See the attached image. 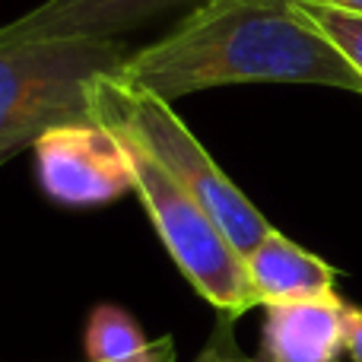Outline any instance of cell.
<instances>
[{
	"instance_id": "6da1fadb",
	"label": "cell",
	"mask_w": 362,
	"mask_h": 362,
	"mask_svg": "<svg viewBox=\"0 0 362 362\" xmlns=\"http://www.w3.org/2000/svg\"><path fill=\"white\" fill-rule=\"evenodd\" d=\"M165 102L242 83H302L362 95V76L296 0H204L115 70Z\"/></svg>"
},
{
	"instance_id": "7a4b0ae2",
	"label": "cell",
	"mask_w": 362,
	"mask_h": 362,
	"mask_svg": "<svg viewBox=\"0 0 362 362\" xmlns=\"http://www.w3.org/2000/svg\"><path fill=\"white\" fill-rule=\"evenodd\" d=\"M93 115L115 134L144 146L210 213L242 257L274 229L264 213L238 191L235 181L213 163V156L175 115L172 102L127 86L112 70L93 83Z\"/></svg>"
},
{
	"instance_id": "3957f363",
	"label": "cell",
	"mask_w": 362,
	"mask_h": 362,
	"mask_svg": "<svg viewBox=\"0 0 362 362\" xmlns=\"http://www.w3.org/2000/svg\"><path fill=\"white\" fill-rule=\"evenodd\" d=\"M131 54L124 38L0 45V165L48 127L93 115V83Z\"/></svg>"
},
{
	"instance_id": "277c9868",
	"label": "cell",
	"mask_w": 362,
	"mask_h": 362,
	"mask_svg": "<svg viewBox=\"0 0 362 362\" xmlns=\"http://www.w3.org/2000/svg\"><path fill=\"white\" fill-rule=\"evenodd\" d=\"M121 137V134H118ZM131 153L134 165V194L140 197L159 242L165 245L169 257L175 261L194 293L204 296L216 315L242 318L245 312L257 308L251 293L245 257L223 235L213 216L178 185L150 153L131 137H121Z\"/></svg>"
},
{
	"instance_id": "5b68a950",
	"label": "cell",
	"mask_w": 362,
	"mask_h": 362,
	"mask_svg": "<svg viewBox=\"0 0 362 362\" xmlns=\"http://www.w3.org/2000/svg\"><path fill=\"white\" fill-rule=\"evenodd\" d=\"M38 187L57 206H105L134 191L124 140L99 118L64 121L32 144Z\"/></svg>"
},
{
	"instance_id": "8992f818",
	"label": "cell",
	"mask_w": 362,
	"mask_h": 362,
	"mask_svg": "<svg viewBox=\"0 0 362 362\" xmlns=\"http://www.w3.org/2000/svg\"><path fill=\"white\" fill-rule=\"evenodd\" d=\"M204 0H42L23 16L0 25V45L51 38H124L175 10H194Z\"/></svg>"
},
{
	"instance_id": "52a82bcc",
	"label": "cell",
	"mask_w": 362,
	"mask_h": 362,
	"mask_svg": "<svg viewBox=\"0 0 362 362\" xmlns=\"http://www.w3.org/2000/svg\"><path fill=\"white\" fill-rule=\"evenodd\" d=\"M261 362H337L346 337V302L334 296L264 305Z\"/></svg>"
},
{
	"instance_id": "ba28073f",
	"label": "cell",
	"mask_w": 362,
	"mask_h": 362,
	"mask_svg": "<svg viewBox=\"0 0 362 362\" xmlns=\"http://www.w3.org/2000/svg\"><path fill=\"white\" fill-rule=\"evenodd\" d=\"M245 270L257 305L274 302H299L334 296L337 274L315 251L296 245L280 229H270L255 248L245 255Z\"/></svg>"
},
{
	"instance_id": "9c48e42d",
	"label": "cell",
	"mask_w": 362,
	"mask_h": 362,
	"mask_svg": "<svg viewBox=\"0 0 362 362\" xmlns=\"http://www.w3.org/2000/svg\"><path fill=\"white\" fill-rule=\"evenodd\" d=\"M89 362H175V340H150L121 305L99 302L83 331Z\"/></svg>"
},
{
	"instance_id": "30bf717a",
	"label": "cell",
	"mask_w": 362,
	"mask_h": 362,
	"mask_svg": "<svg viewBox=\"0 0 362 362\" xmlns=\"http://www.w3.org/2000/svg\"><path fill=\"white\" fill-rule=\"evenodd\" d=\"M302 13L315 23V29L344 54V61L362 76V13L340 10L325 4H299Z\"/></svg>"
},
{
	"instance_id": "8fae6325",
	"label": "cell",
	"mask_w": 362,
	"mask_h": 362,
	"mask_svg": "<svg viewBox=\"0 0 362 362\" xmlns=\"http://www.w3.org/2000/svg\"><path fill=\"white\" fill-rule=\"evenodd\" d=\"M191 362H261V359H251L248 353L235 344V337H232V318H223V315H219L210 340H206L204 350H200Z\"/></svg>"
},
{
	"instance_id": "7c38bea8",
	"label": "cell",
	"mask_w": 362,
	"mask_h": 362,
	"mask_svg": "<svg viewBox=\"0 0 362 362\" xmlns=\"http://www.w3.org/2000/svg\"><path fill=\"white\" fill-rule=\"evenodd\" d=\"M344 353L350 356V362H362V308H356V305L346 308Z\"/></svg>"
},
{
	"instance_id": "4fadbf2b",
	"label": "cell",
	"mask_w": 362,
	"mask_h": 362,
	"mask_svg": "<svg viewBox=\"0 0 362 362\" xmlns=\"http://www.w3.org/2000/svg\"><path fill=\"white\" fill-rule=\"evenodd\" d=\"M296 4H325V6H340V10L362 13V0H296Z\"/></svg>"
},
{
	"instance_id": "5bb4252c",
	"label": "cell",
	"mask_w": 362,
	"mask_h": 362,
	"mask_svg": "<svg viewBox=\"0 0 362 362\" xmlns=\"http://www.w3.org/2000/svg\"><path fill=\"white\" fill-rule=\"evenodd\" d=\"M86 362H89V359H86Z\"/></svg>"
}]
</instances>
